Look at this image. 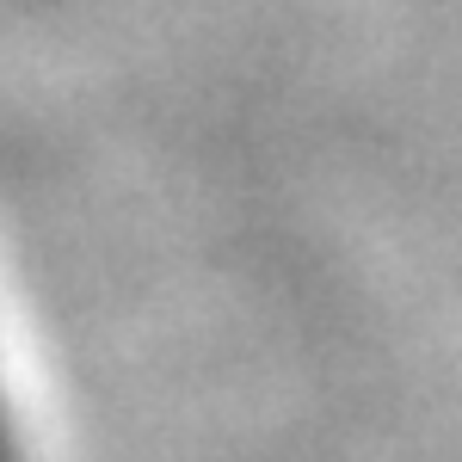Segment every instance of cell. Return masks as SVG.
I'll list each match as a JSON object with an SVG mask.
<instances>
[{
	"instance_id": "cell-1",
	"label": "cell",
	"mask_w": 462,
	"mask_h": 462,
	"mask_svg": "<svg viewBox=\"0 0 462 462\" xmlns=\"http://www.w3.org/2000/svg\"><path fill=\"white\" fill-rule=\"evenodd\" d=\"M0 462H25L19 431H13V407H6V394H0Z\"/></svg>"
}]
</instances>
